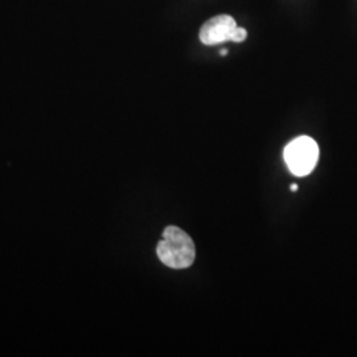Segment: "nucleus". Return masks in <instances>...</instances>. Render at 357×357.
I'll return each instance as SVG.
<instances>
[{"instance_id": "nucleus-1", "label": "nucleus", "mask_w": 357, "mask_h": 357, "mask_svg": "<svg viewBox=\"0 0 357 357\" xmlns=\"http://www.w3.org/2000/svg\"><path fill=\"white\" fill-rule=\"evenodd\" d=\"M158 258L171 268H187L195 262L196 249L188 233L169 225L163 231V238L156 246Z\"/></svg>"}, {"instance_id": "nucleus-2", "label": "nucleus", "mask_w": 357, "mask_h": 357, "mask_svg": "<svg viewBox=\"0 0 357 357\" xmlns=\"http://www.w3.org/2000/svg\"><path fill=\"white\" fill-rule=\"evenodd\" d=\"M319 159L318 143L310 137H299L284 149V160L295 176H306L314 171Z\"/></svg>"}, {"instance_id": "nucleus-3", "label": "nucleus", "mask_w": 357, "mask_h": 357, "mask_svg": "<svg viewBox=\"0 0 357 357\" xmlns=\"http://www.w3.org/2000/svg\"><path fill=\"white\" fill-rule=\"evenodd\" d=\"M237 26H238L234 17H231L230 15H217L215 17L206 20L202 26L199 38L200 41L208 47L218 45L225 41H233Z\"/></svg>"}, {"instance_id": "nucleus-4", "label": "nucleus", "mask_w": 357, "mask_h": 357, "mask_svg": "<svg viewBox=\"0 0 357 357\" xmlns=\"http://www.w3.org/2000/svg\"><path fill=\"white\" fill-rule=\"evenodd\" d=\"M291 191H298V185L296 184L291 185Z\"/></svg>"}, {"instance_id": "nucleus-5", "label": "nucleus", "mask_w": 357, "mask_h": 357, "mask_svg": "<svg viewBox=\"0 0 357 357\" xmlns=\"http://www.w3.org/2000/svg\"><path fill=\"white\" fill-rule=\"evenodd\" d=\"M220 53H221V56H225V54L228 53V51H227V50H222V51L220 52Z\"/></svg>"}]
</instances>
